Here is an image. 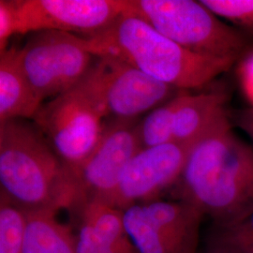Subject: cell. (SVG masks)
<instances>
[{"label": "cell", "instance_id": "obj_1", "mask_svg": "<svg viewBox=\"0 0 253 253\" xmlns=\"http://www.w3.org/2000/svg\"><path fill=\"white\" fill-rule=\"evenodd\" d=\"M182 201L193 205L215 225L234 223L253 212V146L229 121L190 150L177 182Z\"/></svg>", "mask_w": 253, "mask_h": 253}, {"label": "cell", "instance_id": "obj_2", "mask_svg": "<svg viewBox=\"0 0 253 253\" xmlns=\"http://www.w3.org/2000/svg\"><path fill=\"white\" fill-rule=\"evenodd\" d=\"M81 38L96 57L117 59L180 90L207 86L236 63L190 52L128 11L104 30Z\"/></svg>", "mask_w": 253, "mask_h": 253}, {"label": "cell", "instance_id": "obj_3", "mask_svg": "<svg viewBox=\"0 0 253 253\" xmlns=\"http://www.w3.org/2000/svg\"><path fill=\"white\" fill-rule=\"evenodd\" d=\"M1 192L24 210L76 208L78 186L73 172L34 123H0Z\"/></svg>", "mask_w": 253, "mask_h": 253}, {"label": "cell", "instance_id": "obj_4", "mask_svg": "<svg viewBox=\"0 0 253 253\" xmlns=\"http://www.w3.org/2000/svg\"><path fill=\"white\" fill-rule=\"evenodd\" d=\"M126 11L194 54L237 62L250 50L245 33L230 27L201 1L127 0Z\"/></svg>", "mask_w": 253, "mask_h": 253}, {"label": "cell", "instance_id": "obj_5", "mask_svg": "<svg viewBox=\"0 0 253 253\" xmlns=\"http://www.w3.org/2000/svg\"><path fill=\"white\" fill-rule=\"evenodd\" d=\"M104 118L98 100L81 81L43 103L33 123L73 173L98 144Z\"/></svg>", "mask_w": 253, "mask_h": 253}, {"label": "cell", "instance_id": "obj_6", "mask_svg": "<svg viewBox=\"0 0 253 253\" xmlns=\"http://www.w3.org/2000/svg\"><path fill=\"white\" fill-rule=\"evenodd\" d=\"M19 50L23 70L42 101L76 86L97 58L85 49L81 37L54 30L29 34Z\"/></svg>", "mask_w": 253, "mask_h": 253}, {"label": "cell", "instance_id": "obj_7", "mask_svg": "<svg viewBox=\"0 0 253 253\" xmlns=\"http://www.w3.org/2000/svg\"><path fill=\"white\" fill-rule=\"evenodd\" d=\"M82 83L105 118L117 120H137L185 91L110 57H97Z\"/></svg>", "mask_w": 253, "mask_h": 253}, {"label": "cell", "instance_id": "obj_8", "mask_svg": "<svg viewBox=\"0 0 253 253\" xmlns=\"http://www.w3.org/2000/svg\"><path fill=\"white\" fill-rule=\"evenodd\" d=\"M204 216L186 201L156 200L124 210V226L138 253H198Z\"/></svg>", "mask_w": 253, "mask_h": 253}, {"label": "cell", "instance_id": "obj_9", "mask_svg": "<svg viewBox=\"0 0 253 253\" xmlns=\"http://www.w3.org/2000/svg\"><path fill=\"white\" fill-rule=\"evenodd\" d=\"M138 122L139 119L104 122L98 144L73 172L79 193L76 208L92 200L110 205L126 166L142 149Z\"/></svg>", "mask_w": 253, "mask_h": 253}, {"label": "cell", "instance_id": "obj_10", "mask_svg": "<svg viewBox=\"0 0 253 253\" xmlns=\"http://www.w3.org/2000/svg\"><path fill=\"white\" fill-rule=\"evenodd\" d=\"M18 34L54 30L90 37L127 9V0H13Z\"/></svg>", "mask_w": 253, "mask_h": 253}, {"label": "cell", "instance_id": "obj_11", "mask_svg": "<svg viewBox=\"0 0 253 253\" xmlns=\"http://www.w3.org/2000/svg\"><path fill=\"white\" fill-rule=\"evenodd\" d=\"M193 146L170 143L142 148L126 166L110 206L124 211L156 201L163 190L177 184Z\"/></svg>", "mask_w": 253, "mask_h": 253}, {"label": "cell", "instance_id": "obj_12", "mask_svg": "<svg viewBox=\"0 0 253 253\" xmlns=\"http://www.w3.org/2000/svg\"><path fill=\"white\" fill-rule=\"evenodd\" d=\"M228 102L229 95L223 90L181 92L173 117V142L193 146L231 121Z\"/></svg>", "mask_w": 253, "mask_h": 253}, {"label": "cell", "instance_id": "obj_13", "mask_svg": "<svg viewBox=\"0 0 253 253\" xmlns=\"http://www.w3.org/2000/svg\"><path fill=\"white\" fill-rule=\"evenodd\" d=\"M42 104L23 70L19 48L10 47L0 54V123L33 120Z\"/></svg>", "mask_w": 253, "mask_h": 253}, {"label": "cell", "instance_id": "obj_14", "mask_svg": "<svg viewBox=\"0 0 253 253\" xmlns=\"http://www.w3.org/2000/svg\"><path fill=\"white\" fill-rule=\"evenodd\" d=\"M27 216L23 253H76L77 239L71 228L58 221L57 210H25Z\"/></svg>", "mask_w": 253, "mask_h": 253}, {"label": "cell", "instance_id": "obj_15", "mask_svg": "<svg viewBox=\"0 0 253 253\" xmlns=\"http://www.w3.org/2000/svg\"><path fill=\"white\" fill-rule=\"evenodd\" d=\"M82 230L98 243L121 253H138L124 226V211L106 203L92 200L80 208Z\"/></svg>", "mask_w": 253, "mask_h": 253}, {"label": "cell", "instance_id": "obj_16", "mask_svg": "<svg viewBox=\"0 0 253 253\" xmlns=\"http://www.w3.org/2000/svg\"><path fill=\"white\" fill-rule=\"evenodd\" d=\"M179 94L153 109L145 118L139 120L137 132L142 148L174 143L172 124Z\"/></svg>", "mask_w": 253, "mask_h": 253}, {"label": "cell", "instance_id": "obj_17", "mask_svg": "<svg viewBox=\"0 0 253 253\" xmlns=\"http://www.w3.org/2000/svg\"><path fill=\"white\" fill-rule=\"evenodd\" d=\"M26 211L0 193V253H23Z\"/></svg>", "mask_w": 253, "mask_h": 253}, {"label": "cell", "instance_id": "obj_18", "mask_svg": "<svg viewBox=\"0 0 253 253\" xmlns=\"http://www.w3.org/2000/svg\"><path fill=\"white\" fill-rule=\"evenodd\" d=\"M208 244L224 247L238 253H253V212L231 224H213Z\"/></svg>", "mask_w": 253, "mask_h": 253}, {"label": "cell", "instance_id": "obj_19", "mask_svg": "<svg viewBox=\"0 0 253 253\" xmlns=\"http://www.w3.org/2000/svg\"><path fill=\"white\" fill-rule=\"evenodd\" d=\"M221 20L253 35V0H201ZM244 33V32H243Z\"/></svg>", "mask_w": 253, "mask_h": 253}, {"label": "cell", "instance_id": "obj_20", "mask_svg": "<svg viewBox=\"0 0 253 253\" xmlns=\"http://www.w3.org/2000/svg\"><path fill=\"white\" fill-rule=\"evenodd\" d=\"M17 13L13 0H0V54L9 49L10 38L18 34Z\"/></svg>", "mask_w": 253, "mask_h": 253}, {"label": "cell", "instance_id": "obj_21", "mask_svg": "<svg viewBox=\"0 0 253 253\" xmlns=\"http://www.w3.org/2000/svg\"><path fill=\"white\" fill-rule=\"evenodd\" d=\"M236 78L250 107L253 108V49H250L236 62Z\"/></svg>", "mask_w": 253, "mask_h": 253}, {"label": "cell", "instance_id": "obj_22", "mask_svg": "<svg viewBox=\"0 0 253 253\" xmlns=\"http://www.w3.org/2000/svg\"><path fill=\"white\" fill-rule=\"evenodd\" d=\"M76 253H121L104 245L98 243L85 231H80L77 238V252Z\"/></svg>", "mask_w": 253, "mask_h": 253}, {"label": "cell", "instance_id": "obj_23", "mask_svg": "<svg viewBox=\"0 0 253 253\" xmlns=\"http://www.w3.org/2000/svg\"><path fill=\"white\" fill-rule=\"evenodd\" d=\"M231 121L233 125L241 128L253 141V108L241 109L231 111Z\"/></svg>", "mask_w": 253, "mask_h": 253}, {"label": "cell", "instance_id": "obj_24", "mask_svg": "<svg viewBox=\"0 0 253 253\" xmlns=\"http://www.w3.org/2000/svg\"><path fill=\"white\" fill-rule=\"evenodd\" d=\"M202 253H238L229 250L224 247H220V246H216V245H207V249L205 250V252Z\"/></svg>", "mask_w": 253, "mask_h": 253}]
</instances>
